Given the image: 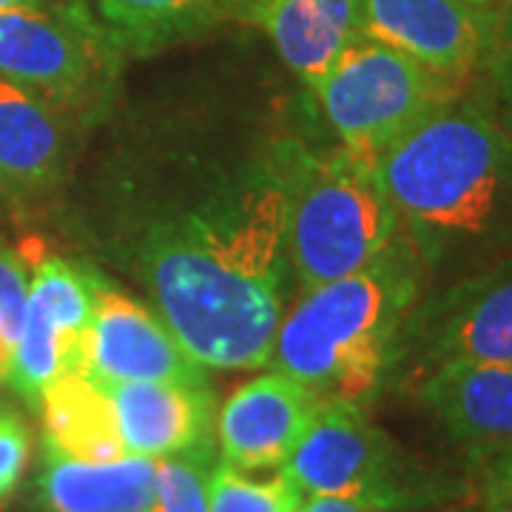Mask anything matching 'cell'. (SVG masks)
<instances>
[{
    "instance_id": "18",
    "label": "cell",
    "mask_w": 512,
    "mask_h": 512,
    "mask_svg": "<svg viewBox=\"0 0 512 512\" xmlns=\"http://www.w3.org/2000/svg\"><path fill=\"white\" fill-rule=\"evenodd\" d=\"M43 410V447L80 461L128 456L106 384L86 373H60L37 404Z\"/></svg>"
},
{
    "instance_id": "9",
    "label": "cell",
    "mask_w": 512,
    "mask_h": 512,
    "mask_svg": "<svg viewBox=\"0 0 512 512\" xmlns=\"http://www.w3.org/2000/svg\"><path fill=\"white\" fill-rule=\"evenodd\" d=\"M100 279L63 256H43L29 276V296L12 359V390L40 404L60 373L80 370L83 339L92 322Z\"/></svg>"
},
{
    "instance_id": "28",
    "label": "cell",
    "mask_w": 512,
    "mask_h": 512,
    "mask_svg": "<svg viewBox=\"0 0 512 512\" xmlns=\"http://www.w3.org/2000/svg\"><path fill=\"white\" fill-rule=\"evenodd\" d=\"M0 202H6V197H3V191H0Z\"/></svg>"
},
{
    "instance_id": "3",
    "label": "cell",
    "mask_w": 512,
    "mask_h": 512,
    "mask_svg": "<svg viewBox=\"0 0 512 512\" xmlns=\"http://www.w3.org/2000/svg\"><path fill=\"white\" fill-rule=\"evenodd\" d=\"M402 231L427 259L490 234L512 205V140L461 94L433 109L373 163Z\"/></svg>"
},
{
    "instance_id": "24",
    "label": "cell",
    "mask_w": 512,
    "mask_h": 512,
    "mask_svg": "<svg viewBox=\"0 0 512 512\" xmlns=\"http://www.w3.org/2000/svg\"><path fill=\"white\" fill-rule=\"evenodd\" d=\"M296 512H393L382 507H367L350 498H336V495H305Z\"/></svg>"
},
{
    "instance_id": "20",
    "label": "cell",
    "mask_w": 512,
    "mask_h": 512,
    "mask_svg": "<svg viewBox=\"0 0 512 512\" xmlns=\"http://www.w3.org/2000/svg\"><path fill=\"white\" fill-rule=\"evenodd\" d=\"M214 441L157 458L154 498L148 512H211Z\"/></svg>"
},
{
    "instance_id": "25",
    "label": "cell",
    "mask_w": 512,
    "mask_h": 512,
    "mask_svg": "<svg viewBox=\"0 0 512 512\" xmlns=\"http://www.w3.org/2000/svg\"><path fill=\"white\" fill-rule=\"evenodd\" d=\"M37 3H49V0H0V9H15V6H37Z\"/></svg>"
},
{
    "instance_id": "21",
    "label": "cell",
    "mask_w": 512,
    "mask_h": 512,
    "mask_svg": "<svg viewBox=\"0 0 512 512\" xmlns=\"http://www.w3.org/2000/svg\"><path fill=\"white\" fill-rule=\"evenodd\" d=\"M302 498L285 470L256 481L220 458L211 473V512H296Z\"/></svg>"
},
{
    "instance_id": "14",
    "label": "cell",
    "mask_w": 512,
    "mask_h": 512,
    "mask_svg": "<svg viewBox=\"0 0 512 512\" xmlns=\"http://www.w3.org/2000/svg\"><path fill=\"white\" fill-rule=\"evenodd\" d=\"M128 456L165 458L214 441L208 382H103Z\"/></svg>"
},
{
    "instance_id": "16",
    "label": "cell",
    "mask_w": 512,
    "mask_h": 512,
    "mask_svg": "<svg viewBox=\"0 0 512 512\" xmlns=\"http://www.w3.org/2000/svg\"><path fill=\"white\" fill-rule=\"evenodd\" d=\"M242 12L311 92L359 35L356 0H242Z\"/></svg>"
},
{
    "instance_id": "11",
    "label": "cell",
    "mask_w": 512,
    "mask_h": 512,
    "mask_svg": "<svg viewBox=\"0 0 512 512\" xmlns=\"http://www.w3.org/2000/svg\"><path fill=\"white\" fill-rule=\"evenodd\" d=\"M359 32L464 83L495 37L487 12L467 0H356Z\"/></svg>"
},
{
    "instance_id": "26",
    "label": "cell",
    "mask_w": 512,
    "mask_h": 512,
    "mask_svg": "<svg viewBox=\"0 0 512 512\" xmlns=\"http://www.w3.org/2000/svg\"><path fill=\"white\" fill-rule=\"evenodd\" d=\"M467 3L481 9V12H487V15H490V6H493V0H467Z\"/></svg>"
},
{
    "instance_id": "12",
    "label": "cell",
    "mask_w": 512,
    "mask_h": 512,
    "mask_svg": "<svg viewBox=\"0 0 512 512\" xmlns=\"http://www.w3.org/2000/svg\"><path fill=\"white\" fill-rule=\"evenodd\" d=\"M322 404L313 390L279 370L242 384L217 416L222 461L245 473L282 470Z\"/></svg>"
},
{
    "instance_id": "10",
    "label": "cell",
    "mask_w": 512,
    "mask_h": 512,
    "mask_svg": "<svg viewBox=\"0 0 512 512\" xmlns=\"http://www.w3.org/2000/svg\"><path fill=\"white\" fill-rule=\"evenodd\" d=\"M77 373L97 382H208L157 313L106 282L97 285Z\"/></svg>"
},
{
    "instance_id": "4",
    "label": "cell",
    "mask_w": 512,
    "mask_h": 512,
    "mask_svg": "<svg viewBox=\"0 0 512 512\" xmlns=\"http://www.w3.org/2000/svg\"><path fill=\"white\" fill-rule=\"evenodd\" d=\"M288 177V268L302 291L356 274L402 234L373 165L345 148H282Z\"/></svg>"
},
{
    "instance_id": "13",
    "label": "cell",
    "mask_w": 512,
    "mask_h": 512,
    "mask_svg": "<svg viewBox=\"0 0 512 512\" xmlns=\"http://www.w3.org/2000/svg\"><path fill=\"white\" fill-rule=\"evenodd\" d=\"M419 402L473 458L512 450V362L444 365L419 379Z\"/></svg>"
},
{
    "instance_id": "2",
    "label": "cell",
    "mask_w": 512,
    "mask_h": 512,
    "mask_svg": "<svg viewBox=\"0 0 512 512\" xmlns=\"http://www.w3.org/2000/svg\"><path fill=\"white\" fill-rule=\"evenodd\" d=\"M427 256L399 234L356 274L316 285L282 313L271 365L322 402L365 404L387 373L399 325L421 299Z\"/></svg>"
},
{
    "instance_id": "15",
    "label": "cell",
    "mask_w": 512,
    "mask_h": 512,
    "mask_svg": "<svg viewBox=\"0 0 512 512\" xmlns=\"http://www.w3.org/2000/svg\"><path fill=\"white\" fill-rule=\"evenodd\" d=\"M72 117L0 77V191L26 200L49 191L69 163Z\"/></svg>"
},
{
    "instance_id": "7",
    "label": "cell",
    "mask_w": 512,
    "mask_h": 512,
    "mask_svg": "<svg viewBox=\"0 0 512 512\" xmlns=\"http://www.w3.org/2000/svg\"><path fill=\"white\" fill-rule=\"evenodd\" d=\"M117 49L83 0L0 9V77L83 120L106 100Z\"/></svg>"
},
{
    "instance_id": "6",
    "label": "cell",
    "mask_w": 512,
    "mask_h": 512,
    "mask_svg": "<svg viewBox=\"0 0 512 512\" xmlns=\"http://www.w3.org/2000/svg\"><path fill=\"white\" fill-rule=\"evenodd\" d=\"M282 470L302 495H336L393 512L441 498L439 481L367 419L362 404H322Z\"/></svg>"
},
{
    "instance_id": "17",
    "label": "cell",
    "mask_w": 512,
    "mask_h": 512,
    "mask_svg": "<svg viewBox=\"0 0 512 512\" xmlns=\"http://www.w3.org/2000/svg\"><path fill=\"white\" fill-rule=\"evenodd\" d=\"M157 458L80 461L43 447L40 498L49 512H148Z\"/></svg>"
},
{
    "instance_id": "1",
    "label": "cell",
    "mask_w": 512,
    "mask_h": 512,
    "mask_svg": "<svg viewBox=\"0 0 512 512\" xmlns=\"http://www.w3.org/2000/svg\"><path fill=\"white\" fill-rule=\"evenodd\" d=\"M111 242L197 365H271L291 274L282 148L154 163L123 191Z\"/></svg>"
},
{
    "instance_id": "19",
    "label": "cell",
    "mask_w": 512,
    "mask_h": 512,
    "mask_svg": "<svg viewBox=\"0 0 512 512\" xmlns=\"http://www.w3.org/2000/svg\"><path fill=\"white\" fill-rule=\"evenodd\" d=\"M109 37L126 55H151L208 32L242 0H83Z\"/></svg>"
},
{
    "instance_id": "23",
    "label": "cell",
    "mask_w": 512,
    "mask_h": 512,
    "mask_svg": "<svg viewBox=\"0 0 512 512\" xmlns=\"http://www.w3.org/2000/svg\"><path fill=\"white\" fill-rule=\"evenodd\" d=\"M487 467V504L493 512H512V450L481 458Z\"/></svg>"
},
{
    "instance_id": "27",
    "label": "cell",
    "mask_w": 512,
    "mask_h": 512,
    "mask_svg": "<svg viewBox=\"0 0 512 512\" xmlns=\"http://www.w3.org/2000/svg\"><path fill=\"white\" fill-rule=\"evenodd\" d=\"M498 35H512V26H504V29H501Z\"/></svg>"
},
{
    "instance_id": "5",
    "label": "cell",
    "mask_w": 512,
    "mask_h": 512,
    "mask_svg": "<svg viewBox=\"0 0 512 512\" xmlns=\"http://www.w3.org/2000/svg\"><path fill=\"white\" fill-rule=\"evenodd\" d=\"M464 83L430 72L419 60L359 35L336 57L313 94L350 157L373 165Z\"/></svg>"
},
{
    "instance_id": "8",
    "label": "cell",
    "mask_w": 512,
    "mask_h": 512,
    "mask_svg": "<svg viewBox=\"0 0 512 512\" xmlns=\"http://www.w3.org/2000/svg\"><path fill=\"white\" fill-rule=\"evenodd\" d=\"M461 362H512V259L421 296L399 325L384 379L419 382Z\"/></svg>"
},
{
    "instance_id": "22",
    "label": "cell",
    "mask_w": 512,
    "mask_h": 512,
    "mask_svg": "<svg viewBox=\"0 0 512 512\" xmlns=\"http://www.w3.org/2000/svg\"><path fill=\"white\" fill-rule=\"evenodd\" d=\"M29 427L12 407H0V501L18 490L29 464Z\"/></svg>"
}]
</instances>
